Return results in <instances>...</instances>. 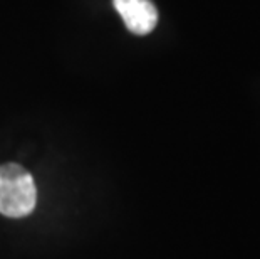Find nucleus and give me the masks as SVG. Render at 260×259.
<instances>
[{"label":"nucleus","instance_id":"f257e3e1","mask_svg":"<svg viewBox=\"0 0 260 259\" xmlns=\"http://www.w3.org/2000/svg\"><path fill=\"white\" fill-rule=\"evenodd\" d=\"M37 189L32 175L17 163L0 167V214L5 217H25L34 211Z\"/></svg>","mask_w":260,"mask_h":259},{"label":"nucleus","instance_id":"f03ea898","mask_svg":"<svg viewBox=\"0 0 260 259\" xmlns=\"http://www.w3.org/2000/svg\"><path fill=\"white\" fill-rule=\"evenodd\" d=\"M113 4L133 34L146 36L158 24V10L151 0H113Z\"/></svg>","mask_w":260,"mask_h":259}]
</instances>
